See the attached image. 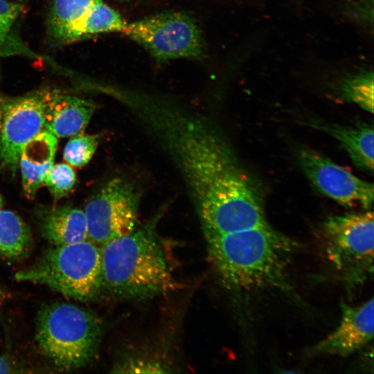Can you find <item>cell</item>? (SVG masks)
<instances>
[{
	"instance_id": "cell-1",
	"label": "cell",
	"mask_w": 374,
	"mask_h": 374,
	"mask_svg": "<svg viewBox=\"0 0 374 374\" xmlns=\"http://www.w3.org/2000/svg\"><path fill=\"white\" fill-rule=\"evenodd\" d=\"M179 170L204 235L268 224L257 190L218 130L202 116L163 100L114 94Z\"/></svg>"
},
{
	"instance_id": "cell-2",
	"label": "cell",
	"mask_w": 374,
	"mask_h": 374,
	"mask_svg": "<svg viewBox=\"0 0 374 374\" xmlns=\"http://www.w3.org/2000/svg\"><path fill=\"white\" fill-rule=\"evenodd\" d=\"M204 236L211 262L223 284L246 291L280 281L294 247L269 224Z\"/></svg>"
},
{
	"instance_id": "cell-3",
	"label": "cell",
	"mask_w": 374,
	"mask_h": 374,
	"mask_svg": "<svg viewBox=\"0 0 374 374\" xmlns=\"http://www.w3.org/2000/svg\"><path fill=\"white\" fill-rule=\"evenodd\" d=\"M152 221L100 247L103 290L124 299L173 291L177 283Z\"/></svg>"
},
{
	"instance_id": "cell-4",
	"label": "cell",
	"mask_w": 374,
	"mask_h": 374,
	"mask_svg": "<svg viewBox=\"0 0 374 374\" xmlns=\"http://www.w3.org/2000/svg\"><path fill=\"white\" fill-rule=\"evenodd\" d=\"M103 332L100 319L91 312L64 302L43 307L36 323V341L55 366L75 369L89 363L98 348Z\"/></svg>"
},
{
	"instance_id": "cell-5",
	"label": "cell",
	"mask_w": 374,
	"mask_h": 374,
	"mask_svg": "<svg viewBox=\"0 0 374 374\" xmlns=\"http://www.w3.org/2000/svg\"><path fill=\"white\" fill-rule=\"evenodd\" d=\"M15 277L46 285L74 299L91 300L103 290L100 247L89 240L54 246Z\"/></svg>"
},
{
	"instance_id": "cell-6",
	"label": "cell",
	"mask_w": 374,
	"mask_h": 374,
	"mask_svg": "<svg viewBox=\"0 0 374 374\" xmlns=\"http://www.w3.org/2000/svg\"><path fill=\"white\" fill-rule=\"evenodd\" d=\"M321 230L328 258L347 282L360 283L373 274L372 211L329 216Z\"/></svg>"
},
{
	"instance_id": "cell-7",
	"label": "cell",
	"mask_w": 374,
	"mask_h": 374,
	"mask_svg": "<svg viewBox=\"0 0 374 374\" xmlns=\"http://www.w3.org/2000/svg\"><path fill=\"white\" fill-rule=\"evenodd\" d=\"M126 36L143 46L157 60L202 58L205 46L200 29L190 15L168 11L127 24Z\"/></svg>"
},
{
	"instance_id": "cell-8",
	"label": "cell",
	"mask_w": 374,
	"mask_h": 374,
	"mask_svg": "<svg viewBox=\"0 0 374 374\" xmlns=\"http://www.w3.org/2000/svg\"><path fill=\"white\" fill-rule=\"evenodd\" d=\"M139 192L130 181L114 178L87 202V240L99 247L136 227Z\"/></svg>"
},
{
	"instance_id": "cell-9",
	"label": "cell",
	"mask_w": 374,
	"mask_h": 374,
	"mask_svg": "<svg viewBox=\"0 0 374 374\" xmlns=\"http://www.w3.org/2000/svg\"><path fill=\"white\" fill-rule=\"evenodd\" d=\"M44 127V90L4 98L0 131L1 168L14 175L24 147Z\"/></svg>"
},
{
	"instance_id": "cell-10",
	"label": "cell",
	"mask_w": 374,
	"mask_h": 374,
	"mask_svg": "<svg viewBox=\"0 0 374 374\" xmlns=\"http://www.w3.org/2000/svg\"><path fill=\"white\" fill-rule=\"evenodd\" d=\"M299 163L311 183L324 195L345 206L373 205L374 186L316 150L303 148Z\"/></svg>"
},
{
	"instance_id": "cell-11",
	"label": "cell",
	"mask_w": 374,
	"mask_h": 374,
	"mask_svg": "<svg viewBox=\"0 0 374 374\" xmlns=\"http://www.w3.org/2000/svg\"><path fill=\"white\" fill-rule=\"evenodd\" d=\"M373 298L356 306L342 303L339 326L310 353L346 357L363 348L373 339Z\"/></svg>"
},
{
	"instance_id": "cell-12",
	"label": "cell",
	"mask_w": 374,
	"mask_h": 374,
	"mask_svg": "<svg viewBox=\"0 0 374 374\" xmlns=\"http://www.w3.org/2000/svg\"><path fill=\"white\" fill-rule=\"evenodd\" d=\"M96 108L91 100L59 90H44V130L57 138L80 133L88 125Z\"/></svg>"
},
{
	"instance_id": "cell-13",
	"label": "cell",
	"mask_w": 374,
	"mask_h": 374,
	"mask_svg": "<svg viewBox=\"0 0 374 374\" xmlns=\"http://www.w3.org/2000/svg\"><path fill=\"white\" fill-rule=\"evenodd\" d=\"M42 235L53 246H62L87 240L84 211L70 204L43 206L37 209Z\"/></svg>"
},
{
	"instance_id": "cell-14",
	"label": "cell",
	"mask_w": 374,
	"mask_h": 374,
	"mask_svg": "<svg viewBox=\"0 0 374 374\" xmlns=\"http://www.w3.org/2000/svg\"><path fill=\"white\" fill-rule=\"evenodd\" d=\"M57 138L42 130L22 149L18 162L24 194L34 198L54 163Z\"/></svg>"
},
{
	"instance_id": "cell-15",
	"label": "cell",
	"mask_w": 374,
	"mask_h": 374,
	"mask_svg": "<svg viewBox=\"0 0 374 374\" xmlns=\"http://www.w3.org/2000/svg\"><path fill=\"white\" fill-rule=\"evenodd\" d=\"M318 129L335 138L359 168L373 171V125L368 123L346 126L317 124Z\"/></svg>"
},
{
	"instance_id": "cell-16",
	"label": "cell",
	"mask_w": 374,
	"mask_h": 374,
	"mask_svg": "<svg viewBox=\"0 0 374 374\" xmlns=\"http://www.w3.org/2000/svg\"><path fill=\"white\" fill-rule=\"evenodd\" d=\"M100 1L102 0H53L46 21L48 42L53 46L65 45L74 24Z\"/></svg>"
},
{
	"instance_id": "cell-17",
	"label": "cell",
	"mask_w": 374,
	"mask_h": 374,
	"mask_svg": "<svg viewBox=\"0 0 374 374\" xmlns=\"http://www.w3.org/2000/svg\"><path fill=\"white\" fill-rule=\"evenodd\" d=\"M126 24L122 16L102 0L93 4L74 24L66 44L100 33L122 32Z\"/></svg>"
},
{
	"instance_id": "cell-18",
	"label": "cell",
	"mask_w": 374,
	"mask_h": 374,
	"mask_svg": "<svg viewBox=\"0 0 374 374\" xmlns=\"http://www.w3.org/2000/svg\"><path fill=\"white\" fill-rule=\"evenodd\" d=\"M32 235L28 226L15 213L0 208V257L18 259L30 250Z\"/></svg>"
},
{
	"instance_id": "cell-19",
	"label": "cell",
	"mask_w": 374,
	"mask_h": 374,
	"mask_svg": "<svg viewBox=\"0 0 374 374\" xmlns=\"http://www.w3.org/2000/svg\"><path fill=\"white\" fill-rule=\"evenodd\" d=\"M373 71L364 69L342 78L337 86V93L341 99L373 114Z\"/></svg>"
},
{
	"instance_id": "cell-20",
	"label": "cell",
	"mask_w": 374,
	"mask_h": 374,
	"mask_svg": "<svg viewBox=\"0 0 374 374\" xmlns=\"http://www.w3.org/2000/svg\"><path fill=\"white\" fill-rule=\"evenodd\" d=\"M23 10L24 6L20 3L0 0V55L2 56L23 53L35 57L12 33Z\"/></svg>"
},
{
	"instance_id": "cell-21",
	"label": "cell",
	"mask_w": 374,
	"mask_h": 374,
	"mask_svg": "<svg viewBox=\"0 0 374 374\" xmlns=\"http://www.w3.org/2000/svg\"><path fill=\"white\" fill-rule=\"evenodd\" d=\"M98 143L97 135L78 133L71 136L64 147V159L70 166H84L93 157Z\"/></svg>"
},
{
	"instance_id": "cell-22",
	"label": "cell",
	"mask_w": 374,
	"mask_h": 374,
	"mask_svg": "<svg viewBox=\"0 0 374 374\" xmlns=\"http://www.w3.org/2000/svg\"><path fill=\"white\" fill-rule=\"evenodd\" d=\"M76 182V175L69 164H53L48 171L44 184L48 189L54 202L66 197L73 190Z\"/></svg>"
},
{
	"instance_id": "cell-23",
	"label": "cell",
	"mask_w": 374,
	"mask_h": 374,
	"mask_svg": "<svg viewBox=\"0 0 374 374\" xmlns=\"http://www.w3.org/2000/svg\"><path fill=\"white\" fill-rule=\"evenodd\" d=\"M342 9L347 17L372 31L373 0H344Z\"/></svg>"
},
{
	"instance_id": "cell-24",
	"label": "cell",
	"mask_w": 374,
	"mask_h": 374,
	"mask_svg": "<svg viewBox=\"0 0 374 374\" xmlns=\"http://www.w3.org/2000/svg\"><path fill=\"white\" fill-rule=\"evenodd\" d=\"M115 373H166L167 368L161 362L141 357H128L114 367Z\"/></svg>"
},
{
	"instance_id": "cell-25",
	"label": "cell",
	"mask_w": 374,
	"mask_h": 374,
	"mask_svg": "<svg viewBox=\"0 0 374 374\" xmlns=\"http://www.w3.org/2000/svg\"><path fill=\"white\" fill-rule=\"evenodd\" d=\"M15 369V366L8 358L0 357V373H17Z\"/></svg>"
},
{
	"instance_id": "cell-26",
	"label": "cell",
	"mask_w": 374,
	"mask_h": 374,
	"mask_svg": "<svg viewBox=\"0 0 374 374\" xmlns=\"http://www.w3.org/2000/svg\"><path fill=\"white\" fill-rule=\"evenodd\" d=\"M4 97H3L0 94V131H1V121H2V115H3V102H4Z\"/></svg>"
},
{
	"instance_id": "cell-27",
	"label": "cell",
	"mask_w": 374,
	"mask_h": 374,
	"mask_svg": "<svg viewBox=\"0 0 374 374\" xmlns=\"http://www.w3.org/2000/svg\"><path fill=\"white\" fill-rule=\"evenodd\" d=\"M3 204V198H2V196H1V193H0V208H2Z\"/></svg>"
},
{
	"instance_id": "cell-28",
	"label": "cell",
	"mask_w": 374,
	"mask_h": 374,
	"mask_svg": "<svg viewBox=\"0 0 374 374\" xmlns=\"http://www.w3.org/2000/svg\"><path fill=\"white\" fill-rule=\"evenodd\" d=\"M17 1H25V0H17Z\"/></svg>"
}]
</instances>
